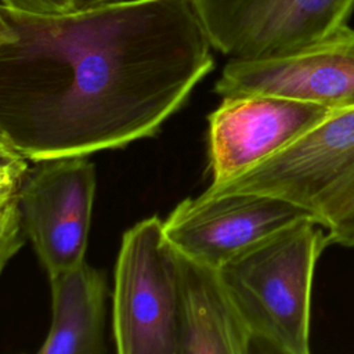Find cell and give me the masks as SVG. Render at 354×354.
Listing matches in <instances>:
<instances>
[{"instance_id": "cell-1", "label": "cell", "mask_w": 354, "mask_h": 354, "mask_svg": "<svg viewBox=\"0 0 354 354\" xmlns=\"http://www.w3.org/2000/svg\"><path fill=\"white\" fill-rule=\"evenodd\" d=\"M0 10V136L32 162L153 136L214 66L188 0Z\"/></svg>"}, {"instance_id": "cell-2", "label": "cell", "mask_w": 354, "mask_h": 354, "mask_svg": "<svg viewBox=\"0 0 354 354\" xmlns=\"http://www.w3.org/2000/svg\"><path fill=\"white\" fill-rule=\"evenodd\" d=\"M328 245L326 230L307 217L218 268L253 346L282 354L310 353L313 281Z\"/></svg>"}, {"instance_id": "cell-3", "label": "cell", "mask_w": 354, "mask_h": 354, "mask_svg": "<svg viewBox=\"0 0 354 354\" xmlns=\"http://www.w3.org/2000/svg\"><path fill=\"white\" fill-rule=\"evenodd\" d=\"M207 191L277 196L326 230L354 201V105L332 109L279 152Z\"/></svg>"}, {"instance_id": "cell-4", "label": "cell", "mask_w": 354, "mask_h": 354, "mask_svg": "<svg viewBox=\"0 0 354 354\" xmlns=\"http://www.w3.org/2000/svg\"><path fill=\"white\" fill-rule=\"evenodd\" d=\"M178 252L163 220L147 217L122 238L112 299V332L120 354H178Z\"/></svg>"}, {"instance_id": "cell-5", "label": "cell", "mask_w": 354, "mask_h": 354, "mask_svg": "<svg viewBox=\"0 0 354 354\" xmlns=\"http://www.w3.org/2000/svg\"><path fill=\"white\" fill-rule=\"evenodd\" d=\"M214 50L230 59L285 53L347 24L354 0H188Z\"/></svg>"}, {"instance_id": "cell-6", "label": "cell", "mask_w": 354, "mask_h": 354, "mask_svg": "<svg viewBox=\"0 0 354 354\" xmlns=\"http://www.w3.org/2000/svg\"><path fill=\"white\" fill-rule=\"evenodd\" d=\"M18 192L22 228L47 274L84 261L95 195V167L84 155L36 162Z\"/></svg>"}, {"instance_id": "cell-7", "label": "cell", "mask_w": 354, "mask_h": 354, "mask_svg": "<svg viewBox=\"0 0 354 354\" xmlns=\"http://www.w3.org/2000/svg\"><path fill=\"white\" fill-rule=\"evenodd\" d=\"M307 217L311 216L306 210L277 196L206 189L180 202L163 220V231L178 253L220 268L277 231Z\"/></svg>"}, {"instance_id": "cell-8", "label": "cell", "mask_w": 354, "mask_h": 354, "mask_svg": "<svg viewBox=\"0 0 354 354\" xmlns=\"http://www.w3.org/2000/svg\"><path fill=\"white\" fill-rule=\"evenodd\" d=\"M220 97L272 94L340 109L354 105V29L347 24L275 55L228 59L214 84Z\"/></svg>"}, {"instance_id": "cell-9", "label": "cell", "mask_w": 354, "mask_h": 354, "mask_svg": "<svg viewBox=\"0 0 354 354\" xmlns=\"http://www.w3.org/2000/svg\"><path fill=\"white\" fill-rule=\"evenodd\" d=\"M330 111L272 94L221 97L207 116L210 185L224 184L268 159Z\"/></svg>"}, {"instance_id": "cell-10", "label": "cell", "mask_w": 354, "mask_h": 354, "mask_svg": "<svg viewBox=\"0 0 354 354\" xmlns=\"http://www.w3.org/2000/svg\"><path fill=\"white\" fill-rule=\"evenodd\" d=\"M178 354H246L252 336L220 270L178 253Z\"/></svg>"}, {"instance_id": "cell-11", "label": "cell", "mask_w": 354, "mask_h": 354, "mask_svg": "<svg viewBox=\"0 0 354 354\" xmlns=\"http://www.w3.org/2000/svg\"><path fill=\"white\" fill-rule=\"evenodd\" d=\"M51 325L40 354H101L105 351L104 317L106 285L86 260L48 275Z\"/></svg>"}, {"instance_id": "cell-12", "label": "cell", "mask_w": 354, "mask_h": 354, "mask_svg": "<svg viewBox=\"0 0 354 354\" xmlns=\"http://www.w3.org/2000/svg\"><path fill=\"white\" fill-rule=\"evenodd\" d=\"M28 170V159L0 137V218L18 202Z\"/></svg>"}, {"instance_id": "cell-13", "label": "cell", "mask_w": 354, "mask_h": 354, "mask_svg": "<svg viewBox=\"0 0 354 354\" xmlns=\"http://www.w3.org/2000/svg\"><path fill=\"white\" fill-rule=\"evenodd\" d=\"M22 223L18 202L0 218V272L8 260L21 249Z\"/></svg>"}, {"instance_id": "cell-14", "label": "cell", "mask_w": 354, "mask_h": 354, "mask_svg": "<svg viewBox=\"0 0 354 354\" xmlns=\"http://www.w3.org/2000/svg\"><path fill=\"white\" fill-rule=\"evenodd\" d=\"M328 242L354 248V201L347 209L326 228Z\"/></svg>"}, {"instance_id": "cell-15", "label": "cell", "mask_w": 354, "mask_h": 354, "mask_svg": "<svg viewBox=\"0 0 354 354\" xmlns=\"http://www.w3.org/2000/svg\"><path fill=\"white\" fill-rule=\"evenodd\" d=\"M1 4L39 12H61L53 0H0Z\"/></svg>"}, {"instance_id": "cell-16", "label": "cell", "mask_w": 354, "mask_h": 354, "mask_svg": "<svg viewBox=\"0 0 354 354\" xmlns=\"http://www.w3.org/2000/svg\"><path fill=\"white\" fill-rule=\"evenodd\" d=\"M119 0H71L72 10L76 8H86V7H93V6H101V4H108Z\"/></svg>"}, {"instance_id": "cell-17", "label": "cell", "mask_w": 354, "mask_h": 354, "mask_svg": "<svg viewBox=\"0 0 354 354\" xmlns=\"http://www.w3.org/2000/svg\"><path fill=\"white\" fill-rule=\"evenodd\" d=\"M11 39H12V32L10 29L7 19L4 18V15L1 14V10H0V44L8 41Z\"/></svg>"}, {"instance_id": "cell-18", "label": "cell", "mask_w": 354, "mask_h": 354, "mask_svg": "<svg viewBox=\"0 0 354 354\" xmlns=\"http://www.w3.org/2000/svg\"><path fill=\"white\" fill-rule=\"evenodd\" d=\"M57 6V8L64 12V11H69L72 10V6H71V0H53Z\"/></svg>"}, {"instance_id": "cell-19", "label": "cell", "mask_w": 354, "mask_h": 354, "mask_svg": "<svg viewBox=\"0 0 354 354\" xmlns=\"http://www.w3.org/2000/svg\"><path fill=\"white\" fill-rule=\"evenodd\" d=\"M0 137H1V136H0Z\"/></svg>"}]
</instances>
